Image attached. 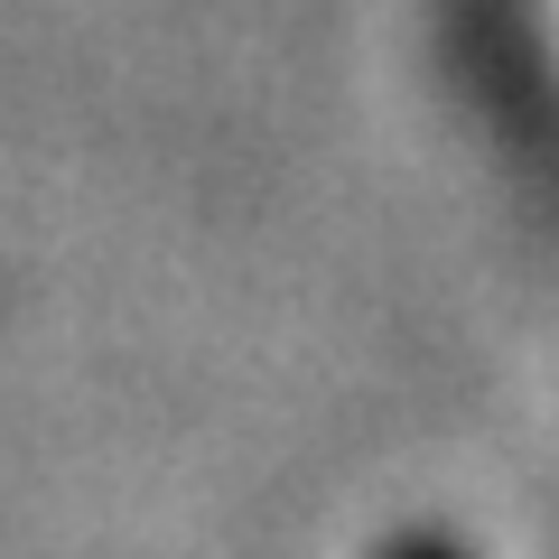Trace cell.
<instances>
[{"label": "cell", "mask_w": 559, "mask_h": 559, "mask_svg": "<svg viewBox=\"0 0 559 559\" xmlns=\"http://www.w3.org/2000/svg\"><path fill=\"white\" fill-rule=\"evenodd\" d=\"M373 559H466V550H457V540H439V532H392Z\"/></svg>", "instance_id": "cell-1"}]
</instances>
